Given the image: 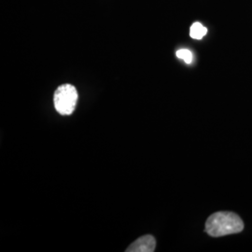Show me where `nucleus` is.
<instances>
[{
    "label": "nucleus",
    "mask_w": 252,
    "mask_h": 252,
    "mask_svg": "<svg viewBox=\"0 0 252 252\" xmlns=\"http://www.w3.org/2000/svg\"><path fill=\"white\" fill-rule=\"evenodd\" d=\"M207 27H204L199 22H195L189 28V36L194 39H202L207 35Z\"/></svg>",
    "instance_id": "obj_4"
},
{
    "label": "nucleus",
    "mask_w": 252,
    "mask_h": 252,
    "mask_svg": "<svg viewBox=\"0 0 252 252\" xmlns=\"http://www.w3.org/2000/svg\"><path fill=\"white\" fill-rule=\"evenodd\" d=\"M156 248V240L151 234H146L131 244L126 252H153Z\"/></svg>",
    "instance_id": "obj_3"
},
{
    "label": "nucleus",
    "mask_w": 252,
    "mask_h": 252,
    "mask_svg": "<svg viewBox=\"0 0 252 252\" xmlns=\"http://www.w3.org/2000/svg\"><path fill=\"white\" fill-rule=\"evenodd\" d=\"M78 92L71 84L59 86L54 95V107L61 115H70L78 102Z\"/></svg>",
    "instance_id": "obj_2"
},
{
    "label": "nucleus",
    "mask_w": 252,
    "mask_h": 252,
    "mask_svg": "<svg viewBox=\"0 0 252 252\" xmlns=\"http://www.w3.org/2000/svg\"><path fill=\"white\" fill-rule=\"evenodd\" d=\"M243 229L244 222L241 218L229 211L216 212L209 217L206 222V232L213 237L238 234Z\"/></svg>",
    "instance_id": "obj_1"
},
{
    "label": "nucleus",
    "mask_w": 252,
    "mask_h": 252,
    "mask_svg": "<svg viewBox=\"0 0 252 252\" xmlns=\"http://www.w3.org/2000/svg\"><path fill=\"white\" fill-rule=\"evenodd\" d=\"M176 55H177L178 58L183 60L186 63H191V62H192V54H191L190 51L187 50V49L179 50L176 53Z\"/></svg>",
    "instance_id": "obj_5"
}]
</instances>
